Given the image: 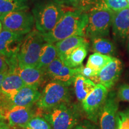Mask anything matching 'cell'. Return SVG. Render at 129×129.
<instances>
[{
	"label": "cell",
	"instance_id": "obj_1",
	"mask_svg": "<svg viewBox=\"0 0 129 129\" xmlns=\"http://www.w3.org/2000/svg\"><path fill=\"white\" fill-rule=\"evenodd\" d=\"M88 22V14L80 9L66 11L56 26L47 33L43 34L45 41L56 43L72 36H85Z\"/></svg>",
	"mask_w": 129,
	"mask_h": 129
},
{
	"label": "cell",
	"instance_id": "obj_2",
	"mask_svg": "<svg viewBox=\"0 0 129 129\" xmlns=\"http://www.w3.org/2000/svg\"><path fill=\"white\" fill-rule=\"evenodd\" d=\"M114 13L103 0H98L89 10L85 36L90 39L108 36Z\"/></svg>",
	"mask_w": 129,
	"mask_h": 129
},
{
	"label": "cell",
	"instance_id": "obj_3",
	"mask_svg": "<svg viewBox=\"0 0 129 129\" xmlns=\"http://www.w3.org/2000/svg\"><path fill=\"white\" fill-rule=\"evenodd\" d=\"M55 0H46L36 4L32 10L36 29L42 34L51 31L66 11Z\"/></svg>",
	"mask_w": 129,
	"mask_h": 129
},
{
	"label": "cell",
	"instance_id": "obj_4",
	"mask_svg": "<svg viewBox=\"0 0 129 129\" xmlns=\"http://www.w3.org/2000/svg\"><path fill=\"white\" fill-rule=\"evenodd\" d=\"M46 43L43 34L37 29L32 30L27 34L17 53L18 64L38 67L41 48Z\"/></svg>",
	"mask_w": 129,
	"mask_h": 129
},
{
	"label": "cell",
	"instance_id": "obj_5",
	"mask_svg": "<svg viewBox=\"0 0 129 129\" xmlns=\"http://www.w3.org/2000/svg\"><path fill=\"white\" fill-rule=\"evenodd\" d=\"M52 129H72L79 122L80 113L77 106L69 103L61 104L41 114Z\"/></svg>",
	"mask_w": 129,
	"mask_h": 129
},
{
	"label": "cell",
	"instance_id": "obj_6",
	"mask_svg": "<svg viewBox=\"0 0 129 129\" xmlns=\"http://www.w3.org/2000/svg\"><path fill=\"white\" fill-rule=\"evenodd\" d=\"M69 86L62 82L51 80L41 93V96L36 103L37 107L45 112L61 104L70 102Z\"/></svg>",
	"mask_w": 129,
	"mask_h": 129
},
{
	"label": "cell",
	"instance_id": "obj_7",
	"mask_svg": "<svg viewBox=\"0 0 129 129\" xmlns=\"http://www.w3.org/2000/svg\"><path fill=\"white\" fill-rule=\"evenodd\" d=\"M3 29L26 35L32 30L35 24L33 14L28 10L12 12L0 16Z\"/></svg>",
	"mask_w": 129,
	"mask_h": 129
},
{
	"label": "cell",
	"instance_id": "obj_8",
	"mask_svg": "<svg viewBox=\"0 0 129 129\" xmlns=\"http://www.w3.org/2000/svg\"><path fill=\"white\" fill-rule=\"evenodd\" d=\"M108 93V90L105 87L98 84L91 93L81 102L83 110L90 121L98 123Z\"/></svg>",
	"mask_w": 129,
	"mask_h": 129
},
{
	"label": "cell",
	"instance_id": "obj_9",
	"mask_svg": "<svg viewBox=\"0 0 129 129\" xmlns=\"http://www.w3.org/2000/svg\"><path fill=\"white\" fill-rule=\"evenodd\" d=\"M41 93L38 88L25 85L9 98H6L3 104V114L15 106L32 107L40 99Z\"/></svg>",
	"mask_w": 129,
	"mask_h": 129
},
{
	"label": "cell",
	"instance_id": "obj_10",
	"mask_svg": "<svg viewBox=\"0 0 129 129\" xmlns=\"http://www.w3.org/2000/svg\"><path fill=\"white\" fill-rule=\"evenodd\" d=\"M83 65L71 68L63 63L59 57L54 59L45 70V74L51 80L57 81L70 85L75 77L80 74Z\"/></svg>",
	"mask_w": 129,
	"mask_h": 129
},
{
	"label": "cell",
	"instance_id": "obj_11",
	"mask_svg": "<svg viewBox=\"0 0 129 129\" xmlns=\"http://www.w3.org/2000/svg\"><path fill=\"white\" fill-rule=\"evenodd\" d=\"M25 35L3 29L0 32V54L8 60L17 58Z\"/></svg>",
	"mask_w": 129,
	"mask_h": 129
},
{
	"label": "cell",
	"instance_id": "obj_12",
	"mask_svg": "<svg viewBox=\"0 0 129 129\" xmlns=\"http://www.w3.org/2000/svg\"><path fill=\"white\" fill-rule=\"evenodd\" d=\"M118 99L114 91L108 93L100 114V129H116V116L118 109Z\"/></svg>",
	"mask_w": 129,
	"mask_h": 129
},
{
	"label": "cell",
	"instance_id": "obj_13",
	"mask_svg": "<svg viewBox=\"0 0 129 129\" xmlns=\"http://www.w3.org/2000/svg\"><path fill=\"white\" fill-rule=\"evenodd\" d=\"M34 115L32 107L15 106L5 113L4 117L11 129H22L26 128Z\"/></svg>",
	"mask_w": 129,
	"mask_h": 129
},
{
	"label": "cell",
	"instance_id": "obj_14",
	"mask_svg": "<svg viewBox=\"0 0 129 129\" xmlns=\"http://www.w3.org/2000/svg\"><path fill=\"white\" fill-rule=\"evenodd\" d=\"M122 69L121 62L115 57L100 71L96 83L103 85L108 90L111 89L118 80Z\"/></svg>",
	"mask_w": 129,
	"mask_h": 129
},
{
	"label": "cell",
	"instance_id": "obj_15",
	"mask_svg": "<svg viewBox=\"0 0 129 129\" xmlns=\"http://www.w3.org/2000/svg\"><path fill=\"white\" fill-rule=\"evenodd\" d=\"M10 69L13 70L18 74L26 85L36 88H38L43 83L44 77L46 76L44 71L37 67L18 64L14 68Z\"/></svg>",
	"mask_w": 129,
	"mask_h": 129
},
{
	"label": "cell",
	"instance_id": "obj_16",
	"mask_svg": "<svg viewBox=\"0 0 129 129\" xmlns=\"http://www.w3.org/2000/svg\"><path fill=\"white\" fill-rule=\"evenodd\" d=\"M112 33L116 39L124 41L129 37V7L114 12L112 22Z\"/></svg>",
	"mask_w": 129,
	"mask_h": 129
},
{
	"label": "cell",
	"instance_id": "obj_17",
	"mask_svg": "<svg viewBox=\"0 0 129 129\" xmlns=\"http://www.w3.org/2000/svg\"><path fill=\"white\" fill-rule=\"evenodd\" d=\"M25 85V83L18 74L13 70L10 69L9 73L3 81L1 93L6 98H9Z\"/></svg>",
	"mask_w": 129,
	"mask_h": 129
},
{
	"label": "cell",
	"instance_id": "obj_18",
	"mask_svg": "<svg viewBox=\"0 0 129 129\" xmlns=\"http://www.w3.org/2000/svg\"><path fill=\"white\" fill-rule=\"evenodd\" d=\"M89 44L82 45L74 48L59 57L67 67L75 68L83 65V62L88 52Z\"/></svg>",
	"mask_w": 129,
	"mask_h": 129
},
{
	"label": "cell",
	"instance_id": "obj_19",
	"mask_svg": "<svg viewBox=\"0 0 129 129\" xmlns=\"http://www.w3.org/2000/svg\"><path fill=\"white\" fill-rule=\"evenodd\" d=\"M75 96L79 102H82L90 93L94 89L96 84L89 78H86L81 74L75 77L74 81Z\"/></svg>",
	"mask_w": 129,
	"mask_h": 129
},
{
	"label": "cell",
	"instance_id": "obj_20",
	"mask_svg": "<svg viewBox=\"0 0 129 129\" xmlns=\"http://www.w3.org/2000/svg\"><path fill=\"white\" fill-rule=\"evenodd\" d=\"M89 44L85 37L72 36L56 43L58 57H60L65 53L82 45Z\"/></svg>",
	"mask_w": 129,
	"mask_h": 129
},
{
	"label": "cell",
	"instance_id": "obj_21",
	"mask_svg": "<svg viewBox=\"0 0 129 129\" xmlns=\"http://www.w3.org/2000/svg\"><path fill=\"white\" fill-rule=\"evenodd\" d=\"M57 57H58V54L56 45L52 43H46L41 48L37 68L45 71L48 66Z\"/></svg>",
	"mask_w": 129,
	"mask_h": 129
},
{
	"label": "cell",
	"instance_id": "obj_22",
	"mask_svg": "<svg viewBox=\"0 0 129 129\" xmlns=\"http://www.w3.org/2000/svg\"><path fill=\"white\" fill-rule=\"evenodd\" d=\"M91 49L94 53H99L105 55H114L116 48L114 44L104 37H95L91 39Z\"/></svg>",
	"mask_w": 129,
	"mask_h": 129
},
{
	"label": "cell",
	"instance_id": "obj_23",
	"mask_svg": "<svg viewBox=\"0 0 129 129\" xmlns=\"http://www.w3.org/2000/svg\"><path fill=\"white\" fill-rule=\"evenodd\" d=\"M114 57L99 53H94L88 57L86 67L100 72L109 63L114 59Z\"/></svg>",
	"mask_w": 129,
	"mask_h": 129
},
{
	"label": "cell",
	"instance_id": "obj_24",
	"mask_svg": "<svg viewBox=\"0 0 129 129\" xmlns=\"http://www.w3.org/2000/svg\"><path fill=\"white\" fill-rule=\"evenodd\" d=\"M29 9L28 0H0V16L5 13Z\"/></svg>",
	"mask_w": 129,
	"mask_h": 129
},
{
	"label": "cell",
	"instance_id": "obj_25",
	"mask_svg": "<svg viewBox=\"0 0 129 129\" xmlns=\"http://www.w3.org/2000/svg\"><path fill=\"white\" fill-rule=\"evenodd\" d=\"M59 4L66 7L80 9L86 12L91 9L98 0H55Z\"/></svg>",
	"mask_w": 129,
	"mask_h": 129
},
{
	"label": "cell",
	"instance_id": "obj_26",
	"mask_svg": "<svg viewBox=\"0 0 129 129\" xmlns=\"http://www.w3.org/2000/svg\"><path fill=\"white\" fill-rule=\"evenodd\" d=\"M27 129H52L50 124L44 117L34 115L26 126Z\"/></svg>",
	"mask_w": 129,
	"mask_h": 129
},
{
	"label": "cell",
	"instance_id": "obj_27",
	"mask_svg": "<svg viewBox=\"0 0 129 129\" xmlns=\"http://www.w3.org/2000/svg\"><path fill=\"white\" fill-rule=\"evenodd\" d=\"M105 4L114 12L129 7L127 0H103Z\"/></svg>",
	"mask_w": 129,
	"mask_h": 129
},
{
	"label": "cell",
	"instance_id": "obj_28",
	"mask_svg": "<svg viewBox=\"0 0 129 129\" xmlns=\"http://www.w3.org/2000/svg\"><path fill=\"white\" fill-rule=\"evenodd\" d=\"M116 129H129V116L125 111L117 112Z\"/></svg>",
	"mask_w": 129,
	"mask_h": 129
},
{
	"label": "cell",
	"instance_id": "obj_29",
	"mask_svg": "<svg viewBox=\"0 0 129 129\" xmlns=\"http://www.w3.org/2000/svg\"><path fill=\"white\" fill-rule=\"evenodd\" d=\"M118 99L129 102V85L122 84L119 87L117 93Z\"/></svg>",
	"mask_w": 129,
	"mask_h": 129
},
{
	"label": "cell",
	"instance_id": "obj_30",
	"mask_svg": "<svg viewBox=\"0 0 129 129\" xmlns=\"http://www.w3.org/2000/svg\"><path fill=\"white\" fill-rule=\"evenodd\" d=\"M100 72L97 71L96 70L90 68L89 67H84L83 66L81 68L80 74L83 75L86 78H89L91 80H92L93 82H95L96 80L97 77L98 76Z\"/></svg>",
	"mask_w": 129,
	"mask_h": 129
},
{
	"label": "cell",
	"instance_id": "obj_31",
	"mask_svg": "<svg viewBox=\"0 0 129 129\" xmlns=\"http://www.w3.org/2000/svg\"><path fill=\"white\" fill-rule=\"evenodd\" d=\"M72 129H100L94 122L90 120H85L78 122Z\"/></svg>",
	"mask_w": 129,
	"mask_h": 129
},
{
	"label": "cell",
	"instance_id": "obj_32",
	"mask_svg": "<svg viewBox=\"0 0 129 129\" xmlns=\"http://www.w3.org/2000/svg\"><path fill=\"white\" fill-rule=\"evenodd\" d=\"M10 71V65L8 59L0 54V74L8 72Z\"/></svg>",
	"mask_w": 129,
	"mask_h": 129
},
{
	"label": "cell",
	"instance_id": "obj_33",
	"mask_svg": "<svg viewBox=\"0 0 129 129\" xmlns=\"http://www.w3.org/2000/svg\"><path fill=\"white\" fill-rule=\"evenodd\" d=\"M8 73H9V72H5V73H3V74H0V105H1V102H2L3 99H4V98L5 97L4 96H3V95L1 94V85H2L3 80H4V79L5 78V77H6V75H7Z\"/></svg>",
	"mask_w": 129,
	"mask_h": 129
},
{
	"label": "cell",
	"instance_id": "obj_34",
	"mask_svg": "<svg viewBox=\"0 0 129 129\" xmlns=\"http://www.w3.org/2000/svg\"><path fill=\"white\" fill-rule=\"evenodd\" d=\"M5 119L0 120V129H11L9 124L4 121Z\"/></svg>",
	"mask_w": 129,
	"mask_h": 129
},
{
	"label": "cell",
	"instance_id": "obj_35",
	"mask_svg": "<svg viewBox=\"0 0 129 129\" xmlns=\"http://www.w3.org/2000/svg\"><path fill=\"white\" fill-rule=\"evenodd\" d=\"M3 30V26H2V23H1V20H0V32H1V30Z\"/></svg>",
	"mask_w": 129,
	"mask_h": 129
},
{
	"label": "cell",
	"instance_id": "obj_36",
	"mask_svg": "<svg viewBox=\"0 0 129 129\" xmlns=\"http://www.w3.org/2000/svg\"><path fill=\"white\" fill-rule=\"evenodd\" d=\"M3 119H4V116L3 115V114H1V113H0V120H3Z\"/></svg>",
	"mask_w": 129,
	"mask_h": 129
},
{
	"label": "cell",
	"instance_id": "obj_37",
	"mask_svg": "<svg viewBox=\"0 0 129 129\" xmlns=\"http://www.w3.org/2000/svg\"><path fill=\"white\" fill-rule=\"evenodd\" d=\"M125 112H126V113H127V115H128L129 116V108H128V109H127L126 111H125Z\"/></svg>",
	"mask_w": 129,
	"mask_h": 129
},
{
	"label": "cell",
	"instance_id": "obj_38",
	"mask_svg": "<svg viewBox=\"0 0 129 129\" xmlns=\"http://www.w3.org/2000/svg\"><path fill=\"white\" fill-rule=\"evenodd\" d=\"M127 50H128V51L129 53V37H128V45H127Z\"/></svg>",
	"mask_w": 129,
	"mask_h": 129
},
{
	"label": "cell",
	"instance_id": "obj_39",
	"mask_svg": "<svg viewBox=\"0 0 129 129\" xmlns=\"http://www.w3.org/2000/svg\"><path fill=\"white\" fill-rule=\"evenodd\" d=\"M127 2H128V4H129V0H127Z\"/></svg>",
	"mask_w": 129,
	"mask_h": 129
},
{
	"label": "cell",
	"instance_id": "obj_40",
	"mask_svg": "<svg viewBox=\"0 0 129 129\" xmlns=\"http://www.w3.org/2000/svg\"><path fill=\"white\" fill-rule=\"evenodd\" d=\"M22 129H27V128H22Z\"/></svg>",
	"mask_w": 129,
	"mask_h": 129
}]
</instances>
